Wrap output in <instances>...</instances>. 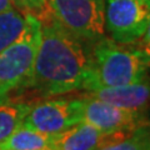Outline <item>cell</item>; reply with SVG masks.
<instances>
[{"mask_svg":"<svg viewBox=\"0 0 150 150\" xmlns=\"http://www.w3.org/2000/svg\"><path fill=\"white\" fill-rule=\"evenodd\" d=\"M149 67L134 45L104 36L90 46V71L83 90L121 86L149 76Z\"/></svg>","mask_w":150,"mask_h":150,"instance_id":"7a4b0ae2","label":"cell"},{"mask_svg":"<svg viewBox=\"0 0 150 150\" xmlns=\"http://www.w3.org/2000/svg\"><path fill=\"white\" fill-rule=\"evenodd\" d=\"M150 21V0H104L105 34L119 44L134 45Z\"/></svg>","mask_w":150,"mask_h":150,"instance_id":"5b68a950","label":"cell"},{"mask_svg":"<svg viewBox=\"0 0 150 150\" xmlns=\"http://www.w3.org/2000/svg\"><path fill=\"white\" fill-rule=\"evenodd\" d=\"M41 23V36L28 88L41 96L83 90L90 71V46L63 29L49 14Z\"/></svg>","mask_w":150,"mask_h":150,"instance_id":"6da1fadb","label":"cell"},{"mask_svg":"<svg viewBox=\"0 0 150 150\" xmlns=\"http://www.w3.org/2000/svg\"><path fill=\"white\" fill-rule=\"evenodd\" d=\"M48 14L79 40L93 45L104 38V0H48Z\"/></svg>","mask_w":150,"mask_h":150,"instance_id":"277c9868","label":"cell"},{"mask_svg":"<svg viewBox=\"0 0 150 150\" xmlns=\"http://www.w3.org/2000/svg\"><path fill=\"white\" fill-rule=\"evenodd\" d=\"M130 131H114L104 133L94 128L90 124L80 123L65 129L62 133L51 137L53 150H98L103 145L115 140L123 139L131 133Z\"/></svg>","mask_w":150,"mask_h":150,"instance_id":"ba28073f","label":"cell"},{"mask_svg":"<svg viewBox=\"0 0 150 150\" xmlns=\"http://www.w3.org/2000/svg\"><path fill=\"white\" fill-rule=\"evenodd\" d=\"M41 36V23L26 14L23 34L0 53V99L29 85Z\"/></svg>","mask_w":150,"mask_h":150,"instance_id":"3957f363","label":"cell"},{"mask_svg":"<svg viewBox=\"0 0 150 150\" xmlns=\"http://www.w3.org/2000/svg\"><path fill=\"white\" fill-rule=\"evenodd\" d=\"M26 26V14L14 8L0 13V53L23 34Z\"/></svg>","mask_w":150,"mask_h":150,"instance_id":"7c38bea8","label":"cell"},{"mask_svg":"<svg viewBox=\"0 0 150 150\" xmlns=\"http://www.w3.org/2000/svg\"><path fill=\"white\" fill-rule=\"evenodd\" d=\"M98 150H150V124L135 129L123 139L103 145Z\"/></svg>","mask_w":150,"mask_h":150,"instance_id":"4fadbf2b","label":"cell"},{"mask_svg":"<svg viewBox=\"0 0 150 150\" xmlns=\"http://www.w3.org/2000/svg\"><path fill=\"white\" fill-rule=\"evenodd\" d=\"M81 121V99H49L30 106L23 126L46 135H56Z\"/></svg>","mask_w":150,"mask_h":150,"instance_id":"8992f818","label":"cell"},{"mask_svg":"<svg viewBox=\"0 0 150 150\" xmlns=\"http://www.w3.org/2000/svg\"><path fill=\"white\" fill-rule=\"evenodd\" d=\"M146 116H148V119L150 120V109H148V110H146Z\"/></svg>","mask_w":150,"mask_h":150,"instance_id":"e0dca14e","label":"cell"},{"mask_svg":"<svg viewBox=\"0 0 150 150\" xmlns=\"http://www.w3.org/2000/svg\"><path fill=\"white\" fill-rule=\"evenodd\" d=\"M134 46L137 48V50L145 60V63H146L148 67L150 68V21L146 28V31L144 33L142 39H140L137 44H134Z\"/></svg>","mask_w":150,"mask_h":150,"instance_id":"9a60e30c","label":"cell"},{"mask_svg":"<svg viewBox=\"0 0 150 150\" xmlns=\"http://www.w3.org/2000/svg\"><path fill=\"white\" fill-rule=\"evenodd\" d=\"M51 137L20 126L0 143V150H50Z\"/></svg>","mask_w":150,"mask_h":150,"instance_id":"30bf717a","label":"cell"},{"mask_svg":"<svg viewBox=\"0 0 150 150\" xmlns=\"http://www.w3.org/2000/svg\"><path fill=\"white\" fill-rule=\"evenodd\" d=\"M80 99L81 121L104 133L130 131L150 124L146 111L123 109L89 95Z\"/></svg>","mask_w":150,"mask_h":150,"instance_id":"52a82bcc","label":"cell"},{"mask_svg":"<svg viewBox=\"0 0 150 150\" xmlns=\"http://www.w3.org/2000/svg\"><path fill=\"white\" fill-rule=\"evenodd\" d=\"M50 150H53V149H50Z\"/></svg>","mask_w":150,"mask_h":150,"instance_id":"ac0fdd59","label":"cell"},{"mask_svg":"<svg viewBox=\"0 0 150 150\" xmlns=\"http://www.w3.org/2000/svg\"><path fill=\"white\" fill-rule=\"evenodd\" d=\"M14 8H15V5H14L13 0H0V13H4Z\"/></svg>","mask_w":150,"mask_h":150,"instance_id":"2e32d148","label":"cell"},{"mask_svg":"<svg viewBox=\"0 0 150 150\" xmlns=\"http://www.w3.org/2000/svg\"><path fill=\"white\" fill-rule=\"evenodd\" d=\"M86 95L129 110L146 111L150 106V78L121 86L96 88Z\"/></svg>","mask_w":150,"mask_h":150,"instance_id":"9c48e42d","label":"cell"},{"mask_svg":"<svg viewBox=\"0 0 150 150\" xmlns=\"http://www.w3.org/2000/svg\"><path fill=\"white\" fill-rule=\"evenodd\" d=\"M30 106L25 101L0 99V143L23 125Z\"/></svg>","mask_w":150,"mask_h":150,"instance_id":"8fae6325","label":"cell"},{"mask_svg":"<svg viewBox=\"0 0 150 150\" xmlns=\"http://www.w3.org/2000/svg\"><path fill=\"white\" fill-rule=\"evenodd\" d=\"M16 9L25 14L43 19L48 15V0H13Z\"/></svg>","mask_w":150,"mask_h":150,"instance_id":"5bb4252c","label":"cell"}]
</instances>
